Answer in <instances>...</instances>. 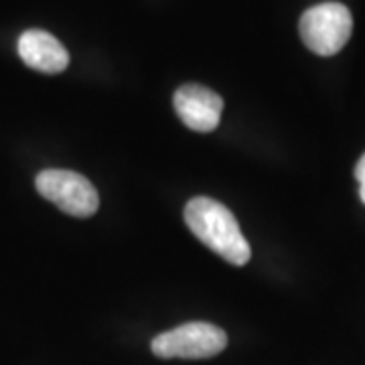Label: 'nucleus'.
<instances>
[{"label":"nucleus","instance_id":"7ed1b4c3","mask_svg":"<svg viewBox=\"0 0 365 365\" xmlns=\"http://www.w3.org/2000/svg\"><path fill=\"white\" fill-rule=\"evenodd\" d=\"M227 347V335L211 323H185L153 339L150 349L163 359H207Z\"/></svg>","mask_w":365,"mask_h":365},{"label":"nucleus","instance_id":"423d86ee","mask_svg":"<svg viewBox=\"0 0 365 365\" xmlns=\"http://www.w3.org/2000/svg\"><path fill=\"white\" fill-rule=\"evenodd\" d=\"M19 55L25 61V66L49 76L61 73L69 66V53L63 43L41 29H31L21 35Z\"/></svg>","mask_w":365,"mask_h":365},{"label":"nucleus","instance_id":"39448f33","mask_svg":"<svg viewBox=\"0 0 365 365\" xmlns=\"http://www.w3.org/2000/svg\"><path fill=\"white\" fill-rule=\"evenodd\" d=\"M173 104L181 122L195 132H211L220 126L223 100L220 93L199 83H185L175 91Z\"/></svg>","mask_w":365,"mask_h":365},{"label":"nucleus","instance_id":"f257e3e1","mask_svg":"<svg viewBox=\"0 0 365 365\" xmlns=\"http://www.w3.org/2000/svg\"><path fill=\"white\" fill-rule=\"evenodd\" d=\"M185 222L201 244L225 262L244 266L252 258V248L235 215L220 201L211 197H193L185 207Z\"/></svg>","mask_w":365,"mask_h":365},{"label":"nucleus","instance_id":"f03ea898","mask_svg":"<svg viewBox=\"0 0 365 365\" xmlns=\"http://www.w3.org/2000/svg\"><path fill=\"white\" fill-rule=\"evenodd\" d=\"M299 31L300 39L311 51L331 57L339 53L351 37L353 16L341 2H323L302 13Z\"/></svg>","mask_w":365,"mask_h":365},{"label":"nucleus","instance_id":"0eeeda50","mask_svg":"<svg viewBox=\"0 0 365 365\" xmlns=\"http://www.w3.org/2000/svg\"><path fill=\"white\" fill-rule=\"evenodd\" d=\"M355 179L359 182V197H361V201L365 203V155L355 165Z\"/></svg>","mask_w":365,"mask_h":365},{"label":"nucleus","instance_id":"20e7f679","mask_svg":"<svg viewBox=\"0 0 365 365\" xmlns=\"http://www.w3.org/2000/svg\"><path fill=\"white\" fill-rule=\"evenodd\" d=\"M37 191L41 197L73 217H91L100 207L98 189L76 170L47 169L37 175Z\"/></svg>","mask_w":365,"mask_h":365}]
</instances>
